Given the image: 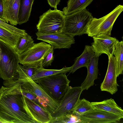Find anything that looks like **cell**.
<instances>
[{"label":"cell","instance_id":"8","mask_svg":"<svg viewBox=\"0 0 123 123\" xmlns=\"http://www.w3.org/2000/svg\"><path fill=\"white\" fill-rule=\"evenodd\" d=\"M81 87L69 86L67 91L60 100L54 111L51 113L52 117H58L72 113V111L79 100L83 91Z\"/></svg>","mask_w":123,"mask_h":123},{"label":"cell","instance_id":"15","mask_svg":"<svg viewBox=\"0 0 123 123\" xmlns=\"http://www.w3.org/2000/svg\"><path fill=\"white\" fill-rule=\"evenodd\" d=\"M20 0H4V18L7 23L16 26L17 24Z\"/></svg>","mask_w":123,"mask_h":123},{"label":"cell","instance_id":"13","mask_svg":"<svg viewBox=\"0 0 123 123\" xmlns=\"http://www.w3.org/2000/svg\"><path fill=\"white\" fill-rule=\"evenodd\" d=\"M109 63L107 71L100 88L102 91H105L111 94L118 91L119 86L117 82L116 65L114 56L113 55L108 57Z\"/></svg>","mask_w":123,"mask_h":123},{"label":"cell","instance_id":"31","mask_svg":"<svg viewBox=\"0 0 123 123\" xmlns=\"http://www.w3.org/2000/svg\"><path fill=\"white\" fill-rule=\"evenodd\" d=\"M4 0H0V18L5 22L4 18Z\"/></svg>","mask_w":123,"mask_h":123},{"label":"cell","instance_id":"12","mask_svg":"<svg viewBox=\"0 0 123 123\" xmlns=\"http://www.w3.org/2000/svg\"><path fill=\"white\" fill-rule=\"evenodd\" d=\"M92 46L95 56L99 57L105 54L108 57L113 55L116 45L118 41L116 38L105 34H100L93 37Z\"/></svg>","mask_w":123,"mask_h":123},{"label":"cell","instance_id":"21","mask_svg":"<svg viewBox=\"0 0 123 123\" xmlns=\"http://www.w3.org/2000/svg\"><path fill=\"white\" fill-rule=\"evenodd\" d=\"M93 0H69L67 6L63 9L64 15L70 14L86 8Z\"/></svg>","mask_w":123,"mask_h":123},{"label":"cell","instance_id":"10","mask_svg":"<svg viewBox=\"0 0 123 123\" xmlns=\"http://www.w3.org/2000/svg\"><path fill=\"white\" fill-rule=\"evenodd\" d=\"M22 99L26 113L36 123H50L52 117L46 109L23 95Z\"/></svg>","mask_w":123,"mask_h":123},{"label":"cell","instance_id":"7","mask_svg":"<svg viewBox=\"0 0 123 123\" xmlns=\"http://www.w3.org/2000/svg\"><path fill=\"white\" fill-rule=\"evenodd\" d=\"M52 47L50 44L43 42L35 43L26 51L18 55L19 63L28 67L37 68L42 67V61Z\"/></svg>","mask_w":123,"mask_h":123},{"label":"cell","instance_id":"19","mask_svg":"<svg viewBox=\"0 0 123 123\" xmlns=\"http://www.w3.org/2000/svg\"><path fill=\"white\" fill-rule=\"evenodd\" d=\"M24 36L0 26V42L10 47L14 50L19 40Z\"/></svg>","mask_w":123,"mask_h":123},{"label":"cell","instance_id":"27","mask_svg":"<svg viewBox=\"0 0 123 123\" xmlns=\"http://www.w3.org/2000/svg\"><path fill=\"white\" fill-rule=\"evenodd\" d=\"M80 123L79 117L72 113L63 115L58 117H52L50 123Z\"/></svg>","mask_w":123,"mask_h":123},{"label":"cell","instance_id":"5","mask_svg":"<svg viewBox=\"0 0 123 123\" xmlns=\"http://www.w3.org/2000/svg\"><path fill=\"white\" fill-rule=\"evenodd\" d=\"M123 10V6L119 5L102 17L99 18L93 17L87 26L86 34L92 37L102 34L111 36L114 23Z\"/></svg>","mask_w":123,"mask_h":123},{"label":"cell","instance_id":"30","mask_svg":"<svg viewBox=\"0 0 123 123\" xmlns=\"http://www.w3.org/2000/svg\"><path fill=\"white\" fill-rule=\"evenodd\" d=\"M50 6L55 9H56L57 5L59 4L61 0H47Z\"/></svg>","mask_w":123,"mask_h":123},{"label":"cell","instance_id":"22","mask_svg":"<svg viewBox=\"0 0 123 123\" xmlns=\"http://www.w3.org/2000/svg\"><path fill=\"white\" fill-rule=\"evenodd\" d=\"M72 66L68 67H64L60 69H44L42 67L38 68L36 73L31 77L28 78L27 80L30 79L35 81L40 79L55 74L69 72Z\"/></svg>","mask_w":123,"mask_h":123},{"label":"cell","instance_id":"1","mask_svg":"<svg viewBox=\"0 0 123 123\" xmlns=\"http://www.w3.org/2000/svg\"><path fill=\"white\" fill-rule=\"evenodd\" d=\"M22 96L0 93V118L7 123H36L24 109Z\"/></svg>","mask_w":123,"mask_h":123},{"label":"cell","instance_id":"6","mask_svg":"<svg viewBox=\"0 0 123 123\" xmlns=\"http://www.w3.org/2000/svg\"><path fill=\"white\" fill-rule=\"evenodd\" d=\"M65 15L62 11L49 9L39 17L38 32L43 34L62 32Z\"/></svg>","mask_w":123,"mask_h":123},{"label":"cell","instance_id":"29","mask_svg":"<svg viewBox=\"0 0 123 123\" xmlns=\"http://www.w3.org/2000/svg\"><path fill=\"white\" fill-rule=\"evenodd\" d=\"M54 50V49L52 47L51 49L42 61V65L43 68L48 67L51 65V63L54 59L53 55Z\"/></svg>","mask_w":123,"mask_h":123},{"label":"cell","instance_id":"23","mask_svg":"<svg viewBox=\"0 0 123 123\" xmlns=\"http://www.w3.org/2000/svg\"><path fill=\"white\" fill-rule=\"evenodd\" d=\"M113 55L115 57L117 77L122 74L123 70V41L117 42L114 50Z\"/></svg>","mask_w":123,"mask_h":123},{"label":"cell","instance_id":"18","mask_svg":"<svg viewBox=\"0 0 123 123\" xmlns=\"http://www.w3.org/2000/svg\"><path fill=\"white\" fill-rule=\"evenodd\" d=\"M95 55V53L91 46L85 45L82 54L76 58L74 64L72 66L69 73H73L81 68H86L92 58Z\"/></svg>","mask_w":123,"mask_h":123},{"label":"cell","instance_id":"14","mask_svg":"<svg viewBox=\"0 0 123 123\" xmlns=\"http://www.w3.org/2000/svg\"><path fill=\"white\" fill-rule=\"evenodd\" d=\"M32 85L36 95L46 105L47 110L50 113L53 112L58 106L60 101L57 100L50 95L37 83L30 79H28Z\"/></svg>","mask_w":123,"mask_h":123},{"label":"cell","instance_id":"9","mask_svg":"<svg viewBox=\"0 0 123 123\" xmlns=\"http://www.w3.org/2000/svg\"><path fill=\"white\" fill-rule=\"evenodd\" d=\"M80 123H118L123 118L118 115L94 108L84 113L79 116Z\"/></svg>","mask_w":123,"mask_h":123},{"label":"cell","instance_id":"26","mask_svg":"<svg viewBox=\"0 0 123 123\" xmlns=\"http://www.w3.org/2000/svg\"><path fill=\"white\" fill-rule=\"evenodd\" d=\"M94 108L89 101L83 98L79 100L73 109L72 113L79 117L85 112L93 110Z\"/></svg>","mask_w":123,"mask_h":123},{"label":"cell","instance_id":"4","mask_svg":"<svg viewBox=\"0 0 123 123\" xmlns=\"http://www.w3.org/2000/svg\"><path fill=\"white\" fill-rule=\"evenodd\" d=\"M66 74L59 73L34 81L53 98L60 101L69 87L70 81Z\"/></svg>","mask_w":123,"mask_h":123},{"label":"cell","instance_id":"32","mask_svg":"<svg viewBox=\"0 0 123 123\" xmlns=\"http://www.w3.org/2000/svg\"><path fill=\"white\" fill-rule=\"evenodd\" d=\"M0 123H7L6 121L3 120L0 118Z\"/></svg>","mask_w":123,"mask_h":123},{"label":"cell","instance_id":"2","mask_svg":"<svg viewBox=\"0 0 123 123\" xmlns=\"http://www.w3.org/2000/svg\"><path fill=\"white\" fill-rule=\"evenodd\" d=\"M93 18L86 8L65 15L62 32L74 37L86 34L87 26Z\"/></svg>","mask_w":123,"mask_h":123},{"label":"cell","instance_id":"20","mask_svg":"<svg viewBox=\"0 0 123 123\" xmlns=\"http://www.w3.org/2000/svg\"><path fill=\"white\" fill-rule=\"evenodd\" d=\"M34 0H20L17 19L18 24L21 25L29 20Z\"/></svg>","mask_w":123,"mask_h":123},{"label":"cell","instance_id":"17","mask_svg":"<svg viewBox=\"0 0 123 123\" xmlns=\"http://www.w3.org/2000/svg\"><path fill=\"white\" fill-rule=\"evenodd\" d=\"M91 105L95 109L113 114L123 118V110L113 99L104 100L99 102H91Z\"/></svg>","mask_w":123,"mask_h":123},{"label":"cell","instance_id":"28","mask_svg":"<svg viewBox=\"0 0 123 123\" xmlns=\"http://www.w3.org/2000/svg\"><path fill=\"white\" fill-rule=\"evenodd\" d=\"M0 26L17 34L23 36L28 34L25 30L19 29L12 25L8 24L0 18Z\"/></svg>","mask_w":123,"mask_h":123},{"label":"cell","instance_id":"25","mask_svg":"<svg viewBox=\"0 0 123 123\" xmlns=\"http://www.w3.org/2000/svg\"><path fill=\"white\" fill-rule=\"evenodd\" d=\"M37 69V68L28 67L19 64L17 70V79L16 80L21 82H26L27 79L34 75Z\"/></svg>","mask_w":123,"mask_h":123},{"label":"cell","instance_id":"33","mask_svg":"<svg viewBox=\"0 0 123 123\" xmlns=\"http://www.w3.org/2000/svg\"><path fill=\"white\" fill-rule=\"evenodd\" d=\"M1 50L0 48V60L1 58Z\"/></svg>","mask_w":123,"mask_h":123},{"label":"cell","instance_id":"24","mask_svg":"<svg viewBox=\"0 0 123 123\" xmlns=\"http://www.w3.org/2000/svg\"><path fill=\"white\" fill-rule=\"evenodd\" d=\"M34 43L31 36L28 34L19 39L14 50L18 55H21L32 47Z\"/></svg>","mask_w":123,"mask_h":123},{"label":"cell","instance_id":"11","mask_svg":"<svg viewBox=\"0 0 123 123\" xmlns=\"http://www.w3.org/2000/svg\"><path fill=\"white\" fill-rule=\"evenodd\" d=\"M36 34L37 40L48 43L54 49H69L75 43L74 37L62 32L43 34L37 31Z\"/></svg>","mask_w":123,"mask_h":123},{"label":"cell","instance_id":"3","mask_svg":"<svg viewBox=\"0 0 123 123\" xmlns=\"http://www.w3.org/2000/svg\"><path fill=\"white\" fill-rule=\"evenodd\" d=\"M0 77L7 81L17 79L19 63L18 55L14 49L0 42Z\"/></svg>","mask_w":123,"mask_h":123},{"label":"cell","instance_id":"16","mask_svg":"<svg viewBox=\"0 0 123 123\" xmlns=\"http://www.w3.org/2000/svg\"><path fill=\"white\" fill-rule=\"evenodd\" d=\"M98 57L95 55L91 59L86 67L87 74L80 86L83 91L87 90L94 84V81L98 78Z\"/></svg>","mask_w":123,"mask_h":123}]
</instances>
